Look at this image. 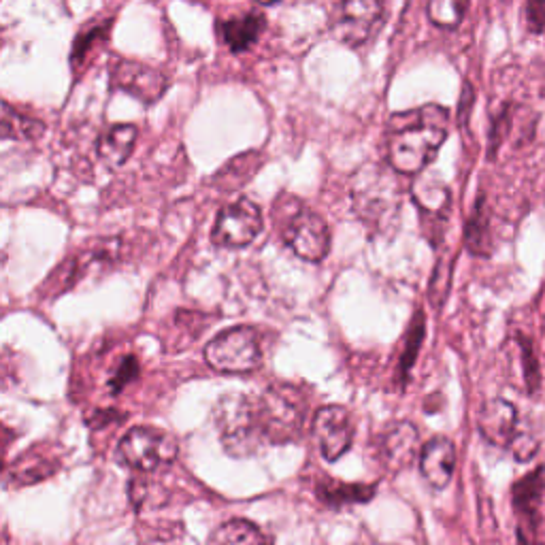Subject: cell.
<instances>
[{"label": "cell", "instance_id": "6da1fadb", "mask_svg": "<svg viewBox=\"0 0 545 545\" xmlns=\"http://www.w3.org/2000/svg\"><path fill=\"white\" fill-rule=\"evenodd\" d=\"M448 126V109L439 105H424L392 115L388 139L390 167L403 175L422 173L448 139Z\"/></svg>", "mask_w": 545, "mask_h": 545}, {"label": "cell", "instance_id": "7a4b0ae2", "mask_svg": "<svg viewBox=\"0 0 545 545\" xmlns=\"http://www.w3.org/2000/svg\"><path fill=\"white\" fill-rule=\"evenodd\" d=\"M216 426L224 450L235 458H247L260 452L262 445H269L267 435L262 431L258 416V401L250 394H226L218 401Z\"/></svg>", "mask_w": 545, "mask_h": 545}, {"label": "cell", "instance_id": "3957f363", "mask_svg": "<svg viewBox=\"0 0 545 545\" xmlns=\"http://www.w3.org/2000/svg\"><path fill=\"white\" fill-rule=\"evenodd\" d=\"M256 401L269 443H288L299 437L305 422V399L299 390L277 384L256 396Z\"/></svg>", "mask_w": 545, "mask_h": 545}, {"label": "cell", "instance_id": "277c9868", "mask_svg": "<svg viewBox=\"0 0 545 545\" xmlns=\"http://www.w3.org/2000/svg\"><path fill=\"white\" fill-rule=\"evenodd\" d=\"M177 452L179 445L175 437L152 426L130 428L118 445V458L122 465L141 473H152L173 465Z\"/></svg>", "mask_w": 545, "mask_h": 545}, {"label": "cell", "instance_id": "5b68a950", "mask_svg": "<svg viewBox=\"0 0 545 545\" xmlns=\"http://www.w3.org/2000/svg\"><path fill=\"white\" fill-rule=\"evenodd\" d=\"M260 341L252 326L222 330L205 345V360L220 373H250L260 367Z\"/></svg>", "mask_w": 545, "mask_h": 545}, {"label": "cell", "instance_id": "8992f818", "mask_svg": "<svg viewBox=\"0 0 545 545\" xmlns=\"http://www.w3.org/2000/svg\"><path fill=\"white\" fill-rule=\"evenodd\" d=\"M384 15L386 0H339L330 30L343 45L360 47L377 35Z\"/></svg>", "mask_w": 545, "mask_h": 545}, {"label": "cell", "instance_id": "52a82bcc", "mask_svg": "<svg viewBox=\"0 0 545 545\" xmlns=\"http://www.w3.org/2000/svg\"><path fill=\"white\" fill-rule=\"evenodd\" d=\"M284 241L296 256L307 262H322L330 252L328 224L316 211L301 205H296L292 216L286 220Z\"/></svg>", "mask_w": 545, "mask_h": 545}, {"label": "cell", "instance_id": "ba28073f", "mask_svg": "<svg viewBox=\"0 0 545 545\" xmlns=\"http://www.w3.org/2000/svg\"><path fill=\"white\" fill-rule=\"evenodd\" d=\"M262 211L250 198H239L237 203L220 209L211 230V241L218 247H245L262 233Z\"/></svg>", "mask_w": 545, "mask_h": 545}, {"label": "cell", "instance_id": "9c48e42d", "mask_svg": "<svg viewBox=\"0 0 545 545\" xmlns=\"http://www.w3.org/2000/svg\"><path fill=\"white\" fill-rule=\"evenodd\" d=\"M111 86L135 96L143 105H154L167 92L169 77L154 66L122 58L111 66Z\"/></svg>", "mask_w": 545, "mask_h": 545}, {"label": "cell", "instance_id": "30bf717a", "mask_svg": "<svg viewBox=\"0 0 545 545\" xmlns=\"http://www.w3.org/2000/svg\"><path fill=\"white\" fill-rule=\"evenodd\" d=\"M311 431L318 441V448L324 460L328 462L339 460L352 448L356 433L350 411L341 405H328L318 409L316 418H313Z\"/></svg>", "mask_w": 545, "mask_h": 545}, {"label": "cell", "instance_id": "8fae6325", "mask_svg": "<svg viewBox=\"0 0 545 545\" xmlns=\"http://www.w3.org/2000/svg\"><path fill=\"white\" fill-rule=\"evenodd\" d=\"M352 194L356 211L362 218L384 220L399 209V186L382 169H373L367 177L362 175Z\"/></svg>", "mask_w": 545, "mask_h": 545}, {"label": "cell", "instance_id": "7c38bea8", "mask_svg": "<svg viewBox=\"0 0 545 545\" xmlns=\"http://www.w3.org/2000/svg\"><path fill=\"white\" fill-rule=\"evenodd\" d=\"M477 428H480V435L494 448L509 450L511 441L518 435L516 405L505 399H490L484 403L480 416H477Z\"/></svg>", "mask_w": 545, "mask_h": 545}, {"label": "cell", "instance_id": "4fadbf2b", "mask_svg": "<svg viewBox=\"0 0 545 545\" xmlns=\"http://www.w3.org/2000/svg\"><path fill=\"white\" fill-rule=\"evenodd\" d=\"M456 469V445L448 437H433L420 454V471L435 490H443L452 482Z\"/></svg>", "mask_w": 545, "mask_h": 545}, {"label": "cell", "instance_id": "5bb4252c", "mask_svg": "<svg viewBox=\"0 0 545 545\" xmlns=\"http://www.w3.org/2000/svg\"><path fill=\"white\" fill-rule=\"evenodd\" d=\"M264 15L260 11H250L237 15V18L220 20L218 22V37L230 49V52L241 54L247 52L262 35L264 30Z\"/></svg>", "mask_w": 545, "mask_h": 545}, {"label": "cell", "instance_id": "9a60e30c", "mask_svg": "<svg viewBox=\"0 0 545 545\" xmlns=\"http://www.w3.org/2000/svg\"><path fill=\"white\" fill-rule=\"evenodd\" d=\"M545 492V467H537L528 475H524L520 482L514 484L511 490V503H514L516 514L528 524L531 531L537 526V511Z\"/></svg>", "mask_w": 545, "mask_h": 545}, {"label": "cell", "instance_id": "2e32d148", "mask_svg": "<svg viewBox=\"0 0 545 545\" xmlns=\"http://www.w3.org/2000/svg\"><path fill=\"white\" fill-rule=\"evenodd\" d=\"M137 143V126L120 124L103 132L96 143V154L107 169H118L130 158Z\"/></svg>", "mask_w": 545, "mask_h": 545}, {"label": "cell", "instance_id": "e0dca14e", "mask_svg": "<svg viewBox=\"0 0 545 545\" xmlns=\"http://www.w3.org/2000/svg\"><path fill=\"white\" fill-rule=\"evenodd\" d=\"M379 450H382L386 465L394 471L411 465V460H414L418 450L416 426L403 422L399 426L390 428V431L384 435L382 443H379Z\"/></svg>", "mask_w": 545, "mask_h": 545}, {"label": "cell", "instance_id": "ac0fdd59", "mask_svg": "<svg viewBox=\"0 0 545 545\" xmlns=\"http://www.w3.org/2000/svg\"><path fill=\"white\" fill-rule=\"evenodd\" d=\"M113 256H115V243H101L98 247H92V250H86L84 254H79L77 258L66 260L62 267L52 277H49V282L58 284L60 292H64L66 288L75 286L81 277H86L92 264L105 262Z\"/></svg>", "mask_w": 545, "mask_h": 545}, {"label": "cell", "instance_id": "d6986e66", "mask_svg": "<svg viewBox=\"0 0 545 545\" xmlns=\"http://www.w3.org/2000/svg\"><path fill=\"white\" fill-rule=\"evenodd\" d=\"M318 499L328 507H348L356 503H367L375 497L377 486L373 484H339L335 480H322L316 488Z\"/></svg>", "mask_w": 545, "mask_h": 545}, {"label": "cell", "instance_id": "ffe728a7", "mask_svg": "<svg viewBox=\"0 0 545 545\" xmlns=\"http://www.w3.org/2000/svg\"><path fill=\"white\" fill-rule=\"evenodd\" d=\"M465 245L467 250L475 256L488 258L492 252V237H490V213L486 207V198L480 194L471 211V218L465 226Z\"/></svg>", "mask_w": 545, "mask_h": 545}, {"label": "cell", "instance_id": "44dd1931", "mask_svg": "<svg viewBox=\"0 0 545 545\" xmlns=\"http://www.w3.org/2000/svg\"><path fill=\"white\" fill-rule=\"evenodd\" d=\"M211 541H216V543H269L271 537L264 535L260 526L247 522V520H241V518H235V520H228L222 526H218L216 533L211 535Z\"/></svg>", "mask_w": 545, "mask_h": 545}, {"label": "cell", "instance_id": "7402d4cb", "mask_svg": "<svg viewBox=\"0 0 545 545\" xmlns=\"http://www.w3.org/2000/svg\"><path fill=\"white\" fill-rule=\"evenodd\" d=\"M111 24H113V20H107L101 24H90L88 28L79 32V37L75 39V45H73V54H71V62H73L75 71H79V66L90 60V54H92L94 47H101L109 39Z\"/></svg>", "mask_w": 545, "mask_h": 545}, {"label": "cell", "instance_id": "603a6c76", "mask_svg": "<svg viewBox=\"0 0 545 545\" xmlns=\"http://www.w3.org/2000/svg\"><path fill=\"white\" fill-rule=\"evenodd\" d=\"M469 11V0H428L426 15L439 28H458Z\"/></svg>", "mask_w": 545, "mask_h": 545}, {"label": "cell", "instance_id": "cb8c5ba5", "mask_svg": "<svg viewBox=\"0 0 545 545\" xmlns=\"http://www.w3.org/2000/svg\"><path fill=\"white\" fill-rule=\"evenodd\" d=\"M43 132V124L39 120L26 118L22 113H15L9 103L3 105V139L7 141H32Z\"/></svg>", "mask_w": 545, "mask_h": 545}, {"label": "cell", "instance_id": "d4e9b609", "mask_svg": "<svg viewBox=\"0 0 545 545\" xmlns=\"http://www.w3.org/2000/svg\"><path fill=\"white\" fill-rule=\"evenodd\" d=\"M56 471L52 465V460L45 456H24L11 471L9 477H13L15 484H32V482H41L45 477H49Z\"/></svg>", "mask_w": 545, "mask_h": 545}, {"label": "cell", "instance_id": "484cf974", "mask_svg": "<svg viewBox=\"0 0 545 545\" xmlns=\"http://www.w3.org/2000/svg\"><path fill=\"white\" fill-rule=\"evenodd\" d=\"M518 348H520L522 373H524L528 394H535L541 386V367H539V356L535 350V343L524 335H518Z\"/></svg>", "mask_w": 545, "mask_h": 545}, {"label": "cell", "instance_id": "4316f807", "mask_svg": "<svg viewBox=\"0 0 545 545\" xmlns=\"http://www.w3.org/2000/svg\"><path fill=\"white\" fill-rule=\"evenodd\" d=\"M424 333H426L424 313L418 311L416 316H414V322H411V326H409L407 341H405L403 356H401V375H403V379H407V373L411 371V367H414V362H416V358H418V352H420V348H422Z\"/></svg>", "mask_w": 545, "mask_h": 545}, {"label": "cell", "instance_id": "83f0119b", "mask_svg": "<svg viewBox=\"0 0 545 545\" xmlns=\"http://www.w3.org/2000/svg\"><path fill=\"white\" fill-rule=\"evenodd\" d=\"M511 124H514V109H511V105L507 103V105L501 107V111L497 115H494L492 124H490V145H488V158L490 160L497 158L499 147L507 139Z\"/></svg>", "mask_w": 545, "mask_h": 545}, {"label": "cell", "instance_id": "f1b7e54d", "mask_svg": "<svg viewBox=\"0 0 545 545\" xmlns=\"http://www.w3.org/2000/svg\"><path fill=\"white\" fill-rule=\"evenodd\" d=\"M450 284H452V262L448 260H439L433 282H431V301L441 307L448 299L450 294Z\"/></svg>", "mask_w": 545, "mask_h": 545}, {"label": "cell", "instance_id": "f546056e", "mask_svg": "<svg viewBox=\"0 0 545 545\" xmlns=\"http://www.w3.org/2000/svg\"><path fill=\"white\" fill-rule=\"evenodd\" d=\"M139 377V360L135 356H126L122 360V365L115 371V375L111 377L109 388L113 390V394H120L130 382H135Z\"/></svg>", "mask_w": 545, "mask_h": 545}, {"label": "cell", "instance_id": "4dcf8cb0", "mask_svg": "<svg viewBox=\"0 0 545 545\" xmlns=\"http://www.w3.org/2000/svg\"><path fill=\"white\" fill-rule=\"evenodd\" d=\"M509 452L514 454L516 462H528L537 456L539 441L531 433H518L509 445Z\"/></svg>", "mask_w": 545, "mask_h": 545}, {"label": "cell", "instance_id": "1f68e13d", "mask_svg": "<svg viewBox=\"0 0 545 545\" xmlns=\"http://www.w3.org/2000/svg\"><path fill=\"white\" fill-rule=\"evenodd\" d=\"M524 7L528 30H531L533 35H541V32H545V0H526Z\"/></svg>", "mask_w": 545, "mask_h": 545}, {"label": "cell", "instance_id": "d6a6232c", "mask_svg": "<svg viewBox=\"0 0 545 545\" xmlns=\"http://www.w3.org/2000/svg\"><path fill=\"white\" fill-rule=\"evenodd\" d=\"M473 98H475V94H473L471 84H465V88H462V96H460V109H458V118L462 124L467 122V115L473 107Z\"/></svg>", "mask_w": 545, "mask_h": 545}, {"label": "cell", "instance_id": "836d02e7", "mask_svg": "<svg viewBox=\"0 0 545 545\" xmlns=\"http://www.w3.org/2000/svg\"><path fill=\"white\" fill-rule=\"evenodd\" d=\"M256 3H260V5H275V3H279V0H256Z\"/></svg>", "mask_w": 545, "mask_h": 545}]
</instances>
